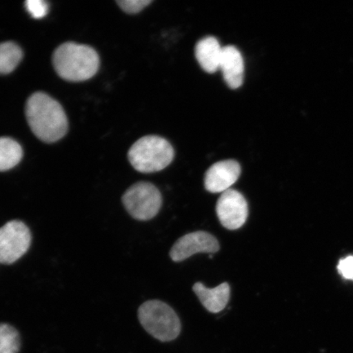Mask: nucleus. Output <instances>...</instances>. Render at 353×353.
<instances>
[{
	"instance_id": "1",
	"label": "nucleus",
	"mask_w": 353,
	"mask_h": 353,
	"mask_svg": "<svg viewBox=\"0 0 353 353\" xmlns=\"http://www.w3.org/2000/svg\"><path fill=\"white\" fill-rule=\"evenodd\" d=\"M30 130L44 143H55L68 130V120L61 105L44 92H34L26 105Z\"/></svg>"
},
{
	"instance_id": "2",
	"label": "nucleus",
	"mask_w": 353,
	"mask_h": 353,
	"mask_svg": "<svg viewBox=\"0 0 353 353\" xmlns=\"http://www.w3.org/2000/svg\"><path fill=\"white\" fill-rule=\"evenodd\" d=\"M54 69L61 78L81 82L92 78L99 68V57L94 48L73 42L61 44L52 56Z\"/></svg>"
},
{
	"instance_id": "3",
	"label": "nucleus",
	"mask_w": 353,
	"mask_h": 353,
	"mask_svg": "<svg viewBox=\"0 0 353 353\" xmlns=\"http://www.w3.org/2000/svg\"><path fill=\"white\" fill-rule=\"evenodd\" d=\"M174 157L171 144L161 137H143L132 145L128 153L130 164L141 173H154L165 169Z\"/></svg>"
},
{
	"instance_id": "4",
	"label": "nucleus",
	"mask_w": 353,
	"mask_h": 353,
	"mask_svg": "<svg viewBox=\"0 0 353 353\" xmlns=\"http://www.w3.org/2000/svg\"><path fill=\"white\" fill-rule=\"evenodd\" d=\"M141 325L154 339L161 342L174 341L181 332V322L174 309L160 300H150L140 306Z\"/></svg>"
},
{
	"instance_id": "5",
	"label": "nucleus",
	"mask_w": 353,
	"mask_h": 353,
	"mask_svg": "<svg viewBox=\"0 0 353 353\" xmlns=\"http://www.w3.org/2000/svg\"><path fill=\"white\" fill-rule=\"evenodd\" d=\"M123 206L132 218L148 221L157 216L162 205L161 193L151 183H137L122 197Z\"/></svg>"
},
{
	"instance_id": "6",
	"label": "nucleus",
	"mask_w": 353,
	"mask_h": 353,
	"mask_svg": "<svg viewBox=\"0 0 353 353\" xmlns=\"http://www.w3.org/2000/svg\"><path fill=\"white\" fill-rule=\"evenodd\" d=\"M32 232L19 220H12L0 228V263H14L28 252Z\"/></svg>"
},
{
	"instance_id": "7",
	"label": "nucleus",
	"mask_w": 353,
	"mask_h": 353,
	"mask_svg": "<svg viewBox=\"0 0 353 353\" xmlns=\"http://www.w3.org/2000/svg\"><path fill=\"white\" fill-rule=\"evenodd\" d=\"M216 213L225 228L236 230L248 219V203L241 192L236 190L229 189L219 197L216 205Z\"/></svg>"
},
{
	"instance_id": "8",
	"label": "nucleus",
	"mask_w": 353,
	"mask_h": 353,
	"mask_svg": "<svg viewBox=\"0 0 353 353\" xmlns=\"http://www.w3.org/2000/svg\"><path fill=\"white\" fill-rule=\"evenodd\" d=\"M219 241L206 232L187 234L175 242L170 251V257L174 262H181L198 253H216L219 250Z\"/></svg>"
},
{
	"instance_id": "9",
	"label": "nucleus",
	"mask_w": 353,
	"mask_h": 353,
	"mask_svg": "<svg viewBox=\"0 0 353 353\" xmlns=\"http://www.w3.org/2000/svg\"><path fill=\"white\" fill-rule=\"evenodd\" d=\"M241 173V165L236 161L227 160L215 163L205 173V188L211 193H223L236 183Z\"/></svg>"
},
{
	"instance_id": "10",
	"label": "nucleus",
	"mask_w": 353,
	"mask_h": 353,
	"mask_svg": "<svg viewBox=\"0 0 353 353\" xmlns=\"http://www.w3.org/2000/svg\"><path fill=\"white\" fill-rule=\"evenodd\" d=\"M219 69L222 70L225 82L232 90L240 88L244 79V60L241 52L235 46L223 48Z\"/></svg>"
},
{
	"instance_id": "11",
	"label": "nucleus",
	"mask_w": 353,
	"mask_h": 353,
	"mask_svg": "<svg viewBox=\"0 0 353 353\" xmlns=\"http://www.w3.org/2000/svg\"><path fill=\"white\" fill-rule=\"evenodd\" d=\"M193 290L202 305L212 313L222 312L230 299L231 289L227 282L213 289L207 288L201 282H197L193 285Z\"/></svg>"
},
{
	"instance_id": "12",
	"label": "nucleus",
	"mask_w": 353,
	"mask_h": 353,
	"mask_svg": "<svg viewBox=\"0 0 353 353\" xmlns=\"http://www.w3.org/2000/svg\"><path fill=\"white\" fill-rule=\"evenodd\" d=\"M223 48L218 39L213 37L203 38L196 43V60L205 72L214 73L219 70Z\"/></svg>"
},
{
	"instance_id": "13",
	"label": "nucleus",
	"mask_w": 353,
	"mask_h": 353,
	"mask_svg": "<svg viewBox=\"0 0 353 353\" xmlns=\"http://www.w3.org/2000/svg\"><path fill=\"white\" fill-rule=\"evenodd\" d=\"M23 157L21 145L10 138H0V172L8 171L19 165Z\"/></svg>"
},
{
	"instance_id": "14",
	"label": "nucleus",
	"mask_w": 353,
	"mask_h": 353,
	"mask_svg": "<svg viewBox=\"0 0 353 353\" xmlns=\"http://www.w3.org/2000/svg\"><path fill=\"white\" fill-rule=\"evenodd\" d=\"M23 57L21 48L13 42L0 43V74L13 72Z\"/></svg>"
},
{
	"instance_id": "15",
	"label": "nucleus",
	"mask_w": 353,
	"mask_h": 353,
	"mask_svg": "<svg viewBox=\"0 0 353 353\" xmlns=\"http://www.w3.org/2000/svg\"><path fill=\"white\" fill-rule=\"evenodd\" d=\"M20 346L19 331L10 325L0 323V353H17Z\"/></svg>"
},
{
	"instance_id": "16",
	"label": "nucleus",
	"mask_w": 353,
	"mask_h": 353,
	"mask_svg": "<svg viewBox=\"0 0 353 353\" xmlns=\"http://www.w3.org/2000/svg\"><path fill=\"white\" fill-rule=\"evenodd\" d=\"M152 2V0H119L117 1L121 10L130 14H135L142 11Z\"/></svg>"
},
{
	"instance_id": "17",
	"label": "nucleus",
	"mask_w": 353,
	"mask_h": 353,
	"mask_svg": "<svg viewBox=\"0 0 353 353\" xmlns=\"http://www.w3.org/2000/svg\"><path fill=\"white\" fill-rule=\"evenodd\" d=\"M26 8L35 19H41L46 17L48 8L47 3L43 0H28L26 2Z\"/></svg>"
},
{
	"instance_id": "18",
	"label": "nucleus",
	"mask_w": 353,
	"mask_h": 353,
	"mask_svg": "<svg viewBox=\"0 0 353 353\" xmlns=\"http://www.w3.org/2000/svg\"><path fill=\"white\" fill-rule=\"evenodd\" d=\"M338 270L346 279L353 280V256L342 259L339 263Z\"/></svg>"
}]
</instances>
